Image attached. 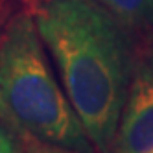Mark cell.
Segmentation results:
<instances>
[{"label": "cell", "instance_id": "6da1fadb", "mask_svg": "<svg viewBox=\"0 0 153 153\" xmlns=\"http://www.w3.org/2000/svg\"><path fill=\"white\" fill-rule=\"evenodd\" d=\"M35 24L96 153H113L135 63L126 26L96 0H46Z\"/></svg>", "mask_w": 153, "mask_h": 153}, {"label": "cell", "instance_id": "7a4b0ae2", "mask_svg": "<svg viewBox=\"0 0 153 153\" xmlns=\"http://www.w3.org/2000/svg\"><path fill=\"white\" fill-rule=\"evenodd\" d=\"M42 45L35 20L26 13L6 28L0 42V122L11 135L96 153Z\"/></svg>", "mask_w": 153, "mask_h": 153}, {"label": "cell", "instance_id": "3957f363", "mask_svg": "<svg viewBox=\"0 0 153 153\" xmlns=\"http://www.w3.org/2000/svg\"><path fill=\"white\" fill-rule=\"evenodd\" d=\"M153 149V46L135 56L133 74L120 118L113 153Z\"/></svg>", "mask_w": 153, "mask_h": 153}, {"label": "cell", "instance_id": "277c9868", "mask_svg": "<svg viewBox=\"0 0 153 153\" xmlns=\"http://www.w3.org/2000/svg\"><path fill=\"white\" fill-rule=\"evenodd\" d=\"M107 7L126 28L146 30L153 26V0H96Z\"/></svg>", "mask_w": 153, "mask_h": 153}, {"label": "cell", "instance_id": "5b68a950", "mask_svg": "<svg viewBox=\"0 0 153 153\" xmlns=\"http://www.w3.org/2000/svg\"><path fill=\"white\" fill-rule=\"evenodd\" d=\"M20 153H83L72 148H65L59 144H53V142H45L41 138L30 137V135H13Z\"/></svg>", "mask_w": 153, "mask_h": 153}, {"label": "cell", "instance_id": "8992f818", "mask_svg": "<svg viewBox=\"0 0 153 153\" xmlns=\"http://www.w3.org/2000/svg\"><path fill=\"white\" fill-rule=\"evenodd\" d=\"M0 153H20L15 137L9 133V129H6L2 122H0Z\"/></svg>", "mask_w": 153, "mask_h": 153}, {"label": "cell", "instance_id": "52a82bcc", "mask_svg": "<svg viewBox=\"0 0 153 153\" xmlns=\"http://www.w3.org/2000/svg\"><path fill=\"white\" fill-rule=\"evenodd\" d=\"M2 35H4V33H2V31H0V42H2Z\"/></svg>", "mask_w": 153, "mask_h": 153}, {"label": "cell", "instance_id": "ba28073f", "mask_svg": "<svg viewBox=\"0 0 153 153\" xmlns=\"http://www.w3.org/2000/svg\"><path fill=\"white\" fill-rule=\"evenodd\" d=\"M148 153H153V149H151V151H148Z\"/></svg>", "mask_w": 153, "mask_h": 153}]
</instances>
